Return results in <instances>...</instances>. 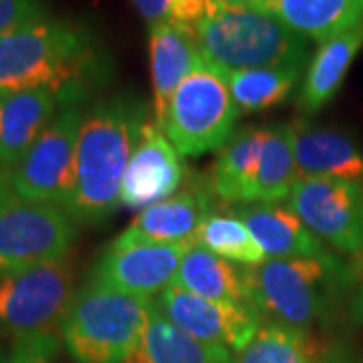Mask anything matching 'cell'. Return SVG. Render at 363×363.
I'll use <instances>...</instances> for the list:
<instances>
[{
    "mask_svg": "<svg viewBox=\"0 0 363 363\" xmlns=\"http://www.w3.org/2000/svg\"><path fill=\"white\" fill-rule=\"evenodd\" d=\"M202 59L222 73L309 65V40L269 11L210 0L192 28Z\"/></svg>",
    "mask_w": 363,
    "mask_h": 363,
    "instance_id": "cell-3",
    "label": "cell"
},
{
    "mask_svg": "<svg viewBox=\"0 0 363 363\" xmlns=\"http://www.w3.org/2000/svg\"><path fill=\"white\" fill-rule=\"evenodd\" d=\"M152 309L154 298L87 281L71 301L59 335L77 363H130Z\"/></svg>",
    "mask_w": 363,
    "mask_h": 363,
    "instance_id": "cell-4",
    "label": "cell"
},
{
    "mask_svg": "<svg viewBox=\"0 0 363 363\" xmlns=\"http://www.w3.org/2000/svg\"><path fill=\"white\" fill-rule=\"evenodd\" d=\"M11 190V172L0 164V196H6Z\"/></svg>",
    "mask_w": 363,
    "mask_h": 363,
    "instance_id": "cell-32",
    "label": "cell"
},
{
    "mask_svg": "<svg viewBox=\"0 0 363 363\" xmlns=\"http://www.w3.org/2000/svg\"><path fill=\"white\" fill-rule=\"evenodd\" d=\"M111 75V61L87 26L45 16L0 37V95L45 89L83 105Z\"/></svg>",
    "mask_w": 363,
    "mask_h": 363,
    "instance_id": "cell-1",
    "label": "cell"
},
{
    "mask_svg": "<svg viewBox=\"0 0 363 363\" xmlns=\"http://www.w3.org/2000/svg\"><path fill=\"white\" fill-rule=\"evenodd\" d=\"M228 4H236V6H247V9H259V11H269L274 0H224Z\"/></svg>",
    "mask_w": 363,
    "mask_h": 363,
    "instance_id": "cell-31",
    "label": "cell"
},
{
    "mask_svg": "<svg viewBox=\"0 0 363 363\" xmlns=\"http://www.w3.org/2000/svg\"><path fill=\"white\" fill-rule=\"evenodd\" d=\"M363 47V26L325 40L313 52L301 83L297 105L305 116L317 113L329 104L343 85L353 59Z\"/></svg>",
    "mask_w": 363,
    "mask_h": 363,
    "instance_id": "cell-19",
    "label": "cell"
},
{
    "mask_svg": "<svg viewBox=\"0 0 363 363\" xmlns=\"http://www.w3.org/2000/svg\"><path fill=\"white\" fill-rule=\"evenodd\" d=\"M245 279L248 298L260 315L307 333L329 313L350 271L333 255L325 259H267L257 267H245Z\"/></svg>",
    "mask_w": 363,
    "mask_h": 363,
    "instance_id": "cell-5",
    "label": "cell"
},
{
    "mask_svg": "<svg viewBox=\"0 0 363 363\" xmlns=\"http://www.w3.org/2000/svg\"><path fill=\"white\" fill-rule=\"evenodd\" d=\"M204 63L190 28L176 23L150 25V67L154 89V121L162 128L168 105L180 83Z\"/></svg>",
    "mask_w": 363,
    "mask_h": 363,
    "instance_id": "cell-16",
    "label": "cell"
},
{
    "mask_svg": "<svg viewBox=\"0 0 363 363\" xmlns=\"http://www.w3.org/2000/svg\"><path fill=\"white\" fill-rule=\"evenodd\" d=\"M190 247L113 240L95 262L89 281L135 297L156 298L176 281L182 259Z\"/></svg>",
    "mask_w": 363,
    "mask_h": 363,
    "instance_id": "cell-12",
    "label": "cell"
},
{
    "mask_svg": "<svg viewBox=\"0 0 363 363\" xmlns=\"http://www.w3.org/2000/svg\"><path fill=\"white\" fill-rule=\"evenodd\" d=\"M0 363H4V359H0Z\"/></svg>",
    "mask_w": 363,
    "mask_h": 363,
    "instance_id": "cell-33",
    "label": "cell"
},
{
    "mask_svg": "<svg viewBox=\"0 0 363 363\" xmlns=\"http://www.w3.org/2000/svg\"><path fill=\"white\" fill-rule=\"evenodd\" d=\"M65 104L45 89L0 95V164L13 172Z\"/></svg>",
    "mask_w": 363,
    "mask_h": 363,
    "instance_id": "cell-15",
    "label": "cell"
},
{
    "mask_svg": "<svg viewBox=\"0 0 363 363\" xmlns=\"http://www.w3.org/2000/svg\"><path fill=\"white\" fill-rule=\"evenodd\" d=\"M75 293V274L67 259L0 271V331L14 339L57 335Z\"/></svg>",
    "mask_w": 363,
    "mask_h": 363,
    "instance_id": "cell-7",
    "label": "cell"
},
{
    "mask_svg": "<svg viewBox=\"0 0 363 363\" xmlns=\"http://www.w3.org/2000/svg\"><path fill=\"white\" fill-rule=\"evenodd\" d=\"M303 71L297 67H262L224 73V79L240 111L255 113L283 104L301 83Z\"/></svg>",
    "mask_w": 363,
    "mask_h": 363,
    "instance_id": "cell-25",
    "label": "cell"
},
{
    "mask_svg": "<svg viewBox=\"0 0 363 363\" xmlns=\"http://www.w3.org/2000/svg\"><path fill=\"white\" fill-rule=\"evenodd\" d=\"M298 180L293 125L277 123L264 128L259 169L252 184L250 204H279L286 200Z\"/></svg>",
    "mask_w": 363,
    "mask_h": 363,
    "instance_id": "cell-24",
    "label": "cell"
},
{
    "mask_svg": "<svg viewBox=\"0 0 363 363\" xmlns=\"http://www.w3.org/2000/svg\"><path fill=\"white\" fill-rule=\"evenodd\" d=\"M145 121V104L128 93L83 109L73 192L65 208L75 224H99L119 208L123 176Z\"/></svg>",
    "mask_w": 363,
    "mask_h": 363,
    "instance_id": "cell-2",
    "label": "cell"
},
{
    "mask_svg": "<svg viewBox=\"0 0 363 363\" xmlns=\"http://www.w3.org/2000/svg\"><path fill=\"white\" fill-rule=\"evenodd\" d=\"M75 222L65 210L0 196V271L65 260L75 242Z\"/></svg>",
    "mask_w": 363,
    "mask_h": 363,
    "instance_id": "cell-8",
    "label": "cell"
},
{
    "mask_svg": "<svg viewBox=\"0 0 363 363\" xmlns=\"http://www.w3.org/2000/svg\"><path fill=\"white\" fill-rule=\"evenodd\" d=\"M286 206L319 240L347 255L363 250L362 182L325 176L298 178Z\"/></svg>",
    "mask_w": 363,
    "mask_h": 363,
    "instance_id": "cell-10",
    "label": "cell"
},
{
    "mask_svg": "<svg viewBox=\"0 0 363 363\" xmlns=\"http://www.w3.org/2000/svg\"><path fill=\"white\" fill-rule=\"evenodd\" d=\"M174 283L198 297L212 301H250L245 269L234 267L230 260L222 259L200 245H192L186 250Z\"/></svg>",
    "mask_w": 363,
    "mask_h": 363,
    "instance_id": "cell-23",
    "label": "cell"
},
{
    "mask_svg": "<svg viewBox=\"0 0 363 363\" xmlns=\"http://www.w3.org/2000/svg\"><path fill=\"white\" fill-rule=\"evenodd\" d=\"M212 190L190 186L166 200L143 208L135 220L117 236V242L194 245L196 234L212 212Z\"/></svg>",
    "mask_w": 363,
    "mask_h": 363,
    "instance_id": "cell-14",
    "label": "cell"
},
{
    "mask_svg": "<svg viewBox=\"0 0 363 363\" xmlns=\"http://www.w3.org/2000/svg\"><path fill=\"white\" fill-rule=\"evenodd\" d=\"M238 119L240 107L224 73L204 61L176 89L162 130L182 156H202L230 142Z\"/></svg>",
    "mask_w": 363,
    "mask_h": 363,
    "instance_id": "cell-6",
    "label": "cell"
},
{
    "mask_svg": "<svg viewBox=\"0 0 363 363\" xmlns=\"http://www.w3.org/2000/svg\"><path fill=\"white\" fill-rule=\"evenodd\" d=\"M194 245L242 267H257L267 260L247 224L234 214H210L196 234Z\"/></svg>",
    "mask_w": 363,
    "mask_h": 363,
    "instance_id": "cell-26",
    "label": "cell"
},
{
    "mask_svg": "<svg viewBox=\"0 0 363 363\" xmlns=\"http://www.w3.org/2000/svg\"><path fill=\"white\" fill-rule=\"evenodd\" d=\"M264 128H242L220 150L210 176V190L233 204H250L252 184L259 169Z\"/></svg>",
    "mask_w": 363,
    "mask_h": 363,
    "instance_id": "cell-22",
    "label": "cell"
},
{
    "mask_svg": "<svg viewBox=\"0 0 363 363\" xmlns=\"http://www.w3.org/2000/svg\"><path fill=\"white\" fill-rule=\"evenodd\" d=\"M230 214L247 224L267 259H325L331 255L289 206L236 204Z\"/></svg>",
    "mask_w": 363,
    "mask_h": 363,
    "instance_id": "cell-17",
    "label": "cell"
},
{
    "mask_svg": "<svg viewBox=\"0 0 363 363\" xmlns=\"http://www.w3.org/2000/svg\"><path fill=\"white\" fill-rule=\"evenodd\" d=\"M184 182L186 164L182 154L156 121L147 119L123 176L121 204L143 210L176 194Z\"/></svg>",
    "mask_w": 363,
    "mask_h": 363,
    "instance_id": "cell-13",
    "label": "cell"
},
{
    "mask_svg": "<svg viewBox=\"0 0 363 363\" xmlns=\"http://www.w3.org/2000/svg\"><path fill=\"white\" fill-rule=\"evenodd\" d=\"M174 2L176 0H131V4L135 6L138 14L142 16L147 25H156V23L169 21Z\"/></svg>",
    "mask_w": 363,
    "mask_h": 363,
    "instance_id": "cell-30",
    "label": "cell"
},
{
    "mask_svg": "<svg viewBox=\"0 0 363 363\" xmlns=\"http://www.w3.org/2000/svg\"><path fill=\"white\" fill-rule=\"evenodd\" d=\"M4 363H59V337L55 333H40L16 339Z\"/></svg>",
    "mask_w": 363,
    "mask_h": 363,
    "instance_id": "cell-28",
    "label": "cell"
},
{
    "mask_svg": "<svg viewBox=\"0 0 363 363\" xmlns=\"http://www.w3.org/2000/svg\"><path fill=\"white\" fill-rule=\"evenodd\" d=\"M154 305L184 333L236 353L247 350L262 327L260 311L250 301H212L198 297L176 283L160 293Z\"/></svg>",
    "mask_w": 363,
    "mask_h": 363,
    "instance_id": "cell-11",
    "label": "cell"
},
{
    "mask_svg": "<svg viewBox=\"0 0 363 363\" xmlns=\"http://www.w3.org/2000/svg\"><path fill=\"white\" fill-rule=\"evenodd\" d=\"M315 353L309 333L271 321L238 353V363H315Z\"/></svg>",
    "mask_w": 363,
    "mask_h": 363,
    "instance_id": "cell-27",
    "label": "cell"
},
{
    "mask_svg": "<svg viewBox=\"0 0 363 363\" xmlns=\"http://www.w3.org/2000/svg\"><path fill=\"white\" fill-rule=\"evenodd\" d=\"M130 363H238L233 351L198 341L152 309L140 347Z\"/></svg>",
    "mask_w": 363,
    "mask_h": 363,
    "instance_id": "cell-21",
    "label": "cell"
},
{
    "mask_svg": "<svg viewBox=\"0 0 363 363\" xmlns=\"http://www.w3.org/2000/svg\"><path fill=\"white\" fill-rule=\"evenodd\" d=\"M271 13L319 45L363 26V0H274Z\"/></svg>",
    "mask_w": 363,
    "mask_h": 363,
    "instance_id": "cell-20",
    "label": "cell"
},
{
    "mask_svg": "<svg viewBox=\"0 0 363 363\" xmlns=\"http://www.w3.org/2000/svg\"><path fill=\"white\" fill-rule=\"evenodd\" d=\"M291 125L298 178L325 176L353 182L363 180V154L347 135L313 128L303 119L291 121Z\"/></svg>",
    "mask_w": 363,
    "mask_h": 363,
    "instance_id": "cell-18",
    "label": "cell"
},
{
    "mask_svg": "<svg viewBox=\"0 0 363 363\" xmlns=\"http://www.w3.org/2000/svg\"><path fill=\"white\" fill-rule=\"evenodd\" d=\"M49 16L43 0H0V37Z\"/></svg>",
    "mask_w": 363,
    "mask_h": 363,
    "instance_id": "cell-29",
    "label": "cell"
},
{
    "mask_svg": "<svg viewBox=\"0 0 363 363\" xmlns=\"http://www.w3.org/2000/svg\"><path fill=\"white\" fill-rule=\"evenodd\" d=\"M83 105H65L11 172V190L28 202L65 210L73 192Z\"/></svg>",
    "mask_w": 363,
    "mask_h": 363,
    "instance_id": "cell-9",
    "label": "cell"
}]
</instances>
